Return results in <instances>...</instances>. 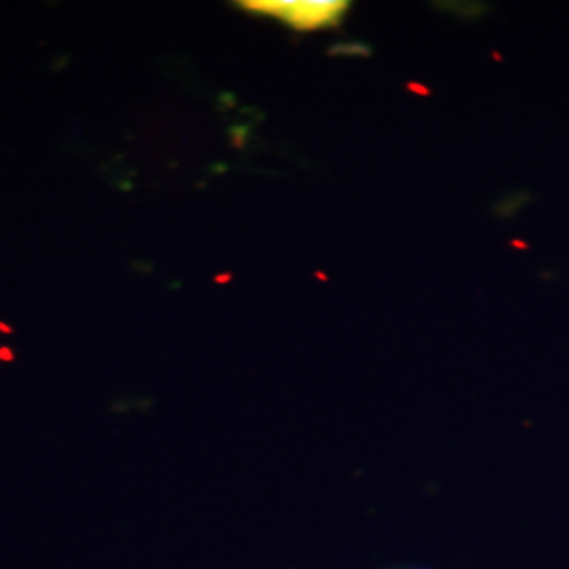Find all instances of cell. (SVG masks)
<instances>
[{
	"instance_id": "1",
	"label": "cell",
	"mask_w": 569,
	"mask_h": 569,
	"mask_svg": "<svg viewBox=\"0 0 569 569\" xmlns=\"http://www.w3.org/2000/svg\"><path fill=\"white\" fill-rule=\"evenodd\" d=\"M249 11L264 13L284 21L293 30H321L338 26L345 18L348 2L342 0H260L243 2Z\"/></svg>"
},
{
	"instance_id": "2",
	"label": "cell",
	"mask_w": 569,
	"mask_h": 569,
	"mask_svg": "<svg viewBox=\"0 0 569 569\" xmlns=\"http://www.w3.org/2000/svg\"><path fill=\"white\" fill-rule=\"evenodd\" d=\"M0 359L11 361V359H13V352H11V350H7V348H0Z\"/></svg>"
},
{
	"instance_id": "3",
	"label": "cell",
	"mask_w": 569,
	"mask_h": 569,
	"mask_svg": "<svg viewBox=\"0 0 569 569\" xmlns=\"http://www.w3.org/2000/svg\"><path fill=\"white\" fill-rule=\"evenodd\" d=\"M0 331H4V333H11V329H9L7 326H2V323H0Z\"/></svg>"
}]
</instances>
